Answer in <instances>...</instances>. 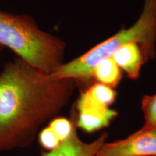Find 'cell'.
Segmentation results:
<instances>
[{
    "mask_svg": "<svg viewBox=\"0 0 156 156\" xmlns=\"http://www.w3.org/2000/svg\"><path fill=\"white\" fill-rule=\"evenodd\" d=\"M82 86L75 79H54L18 57L6 62L0 70V153L30 145Z\"/></svg>",
    "mask_w": 156,
    "mask_h": 156,
    "instance_id": "1",
    "label": "cell"
},
{
    "mask_svg": "<svg viewBox=\"0 0 156 156\" xmlns=\"http://www.w3.org/2000/svg\"><path fill=\"white\" fill-rule=\"evenodd\" d=\"M130 43L139 45L147 63L156 58V0H144L141 14L131 27H123L85 53L64 62L50 76L54 79H75L82 85L89 83L91 73L99 62L110 57L120 46Z\"/></svg>",
    "mask_w": 156,
    "mask_h": 156,
    "instance_id": "2",
    "label": "cell"
},
{
    "mask_svg": "<svg viewBox=\"0 0 156 156\" xmlns=\"http://www.w3.org/2000/svg\"><path fill=\"white\" fill-rule=\"evenodd\" d=\"M0 46L48 75L65 62L66 43L41 30L34 17L27 14L0 9Z\"/></svg>",
    "mask_w": 156,
    "mask_h": 156,
    "instance_id": "3",
    "label": "cell"
},
{
    "mask_svg": "<svg viewBox=\"0 0 156 156\" xmlns=\"http://www.w3.org/2000/svg\"><path fill=\"white\" fill-rule=\"evenodd\" d=\"M70 114L77 127L92 133L108 126L118 112L95 100L83 89Z\"/></svg>",
    "mask_w": 156,
    "mask_h": 156,
    "instance_id": "4",
    "label": "cell"
},
{
    "mask_svg": "<svg viewBox=\"0 0 156 156\" xmlns=\"http://www.w3.org/2000/svg\"><path fill=\"white\" fill-rule=\"evenodd\" d=\"M96 156H156V126H142L126 139L103 143Z\"/></svg>",
    "mask_w": 156,
    "mask_h": 156,
    "instance_id": "5",
    "label": "cell"
},
{
    "mask_svg": "<svg viewBox=\"0 0 156 156\" xmlns=\"http://www.w3.org/2000/svg\"><path fill=\"white\" fill-rule=\"evenodd\" d=\"M107 136L106 133H103L94 142L85 143L78 136L75 126L73 133L67 140L61 142L53 151H43L41 156H96L98 150L105 143Z\"/></svg>",
    "mask_w": 156,
    "mask_h": 156,
    "instance_id": "6",
    "label": "cell"
},
{
    "mask_svg": "<svg viewBox=\"0 0 156 156\" xmlns=\"http://www.w3.org/2000/svg\"><path fill=\"white\" fill-rule=\"evenodd\" d=\"M111 56L117 66L126 74L127 77L132 80L140 77L142 66L147 63L141 48L136 43L123 45Z\"/></svg>",
    "mask_w": 156,
    "mask_h": 156,
    "instance_id": "7",
    "label": "cell"
},
{
    "mask_svg": "<svg viewBox=\"0 0 156 156\" xmlns=\"http://www.w3.org/2000/svg\"><path fill=\"white\" fill-rule=\"evenodd\" d=\"M122 77V69L115 63L112 56L99 62L91 73V80L114 89L118 87Z\"/></svg>",
    "mask_w": 156,
    "mask_h": 156,
    "instance_id": "8",
    "label": "cell"
},
{
    "mask_svg": "<svg viewBox=\"0 0 156 156\" xmlns=\"http://www.w3.org/2000/svg\"><path fill=\"white\" fill-rule=\"evenodd\" d=\"M48 126L51 129L58 139L62 142L71 135L76 125L72 117L69 119L65 117L56 116L48 122Z\"/></svg>",
    "mask_w": 156,
    "mask_h": 156,
    "instance_id": "9",
    "label": "cell"
},
{
    "mask_svg": "<svg viewBox=\"0 0 156 156\" xmlns=\"http://www.w3.org/2000/svg\"><path fill=\"white\" fill-rule=\"evenodd\" d=\"M141 110L145 119V127L156 126V93L144 95L141 101Z\"/></svg>",
    "mask_w": 156,
    "mask_h": 156,
    "instance_id": "10",
    "label": "cell"
},
{
    "mask_svg": "<svg viewBox=\"0 0 156 156\" xmlns=\"http://www.w3.org/2000/svg\"><path fill=\"white\" fill-rule=\"evenodd\" d=\"M37 136L39 144L42 147L44 151H53L61 143V141L58 139L54 132L48 126L41 129Z\"/></svg>",
    "mask_w": 156,
    "mask_h": 156,
    "instance_id": "11",
    "label": "cell"
},
{
    "mask_svg": "<svg viewBox=\"0 0 156 156\" xmlns=\"http://www.w3.org/2000/svg\"><path fill=\"white\" fill-rule=\"evenodd\" d=\"M3 49H4V48L2 47V46H0V52H1L2 51Z\"/></svg>",
    "mask_w": 156,
    "mask_h": 156,
    "instance_id": "12",
    "label": "cell"
}]
</instances>
